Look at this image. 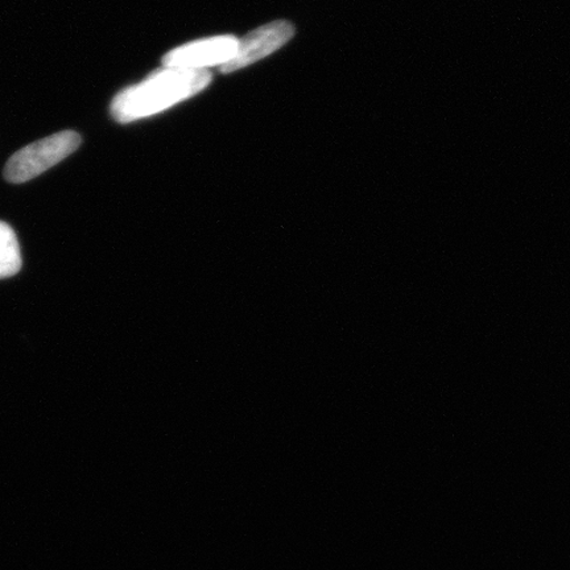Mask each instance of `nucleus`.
Masks as SVG:
<instances>
[{
	"mask_svg": "<svg viewBox=\"0 0 570 570\" xmlns=\"http://www.w3.org/2000/svg\"><path fill=\"white\" fill-rule=\"evenodd\" d=\"M212 81L206 69L164 68L154 71L145 81L119 91L110 105L118 124L151 117L204 90Z\"/></svg>",
	"mask_w": 570,
	"mask_h": 570,
	"instance_id": "nucleus-1",
	"label": "nucleus"
},
{
	"mask_svg": "<svg viewBox=\"0 0 570 570\" xmlns=\"http://www.w3.org/2000/svg\"><path fill=\"white\" fill-rule=\"evenodd\" d=\"M80 145L81 135L70 130L35 141L11 156L4 167V178L11 184L33 180L76 153Z\"/></svg>",
	"mask_w": 570,
	"mask_h": 570,
	"instance_id": "nucleus-2",
	"label": "nucleus"
},
{
	"mask_svg": "<svg viewBox=\"0 0 570 570\" xmlns=\"http://www.w3.org/2000/svg\"><path fill=\"white\" fill-rule=\"evenodd\" d=\"M239 41L233 36H217L178 47L163 57L166 68L205 69L224 66L238 51Z\"/></svg>",
	"mask_w": 570,
	"mask_h": 570,
	"instance_id": "nucleus-3",
	"label": "nucleus"
},
{
	"mask_svg": "<svg viewBox=\"0 0 570 570\" xmlns=\"http://www.w3.org/2000/svg\"><path fill=\"white\" fill-rule=\"evenodd\" d=\"M295 35V27L289 21H274L263 26L246 38L239 41L238 51L229 62L220 66L223 73H233V71L252 66L277 49L282 48Z\"/></svg>",
	"mask_w": 570,
	"mask_h": 570,
	"instance_id": "nucleus-4",
	"label": "nucleus"
},
{
	"mask_svg": "<svg viewBox=\"0 0 570 570\" xmlns=\"http://www.w3.org/2000/svg\"><path fill=\"white\" fill-rule=\"evenodd\" d=\"M21 268V254L16 232L0 220V279L17 275Z\"/></svg>",
	"mask_w": 570,
	"mask_h": 570,
	"instance_id": "nucleus-5",
	"label": "nucleus"
}]
</instances>
